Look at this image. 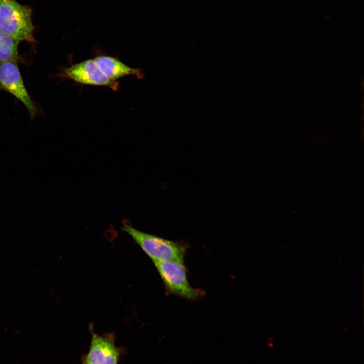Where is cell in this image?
<instances>
[{
	"label": "cell",
	"instance_id": "1",
	"mask_svg": "<svg viewBox=\"0 0 364 364\" xmlns=\"http://www.w3.org/2000/svg\"><path fill=\"white\" fill-rule=\"evenodd\" d=\"M32 10L16 0H0V31L20 42H35Z\"/></svg>",
	"mask_w": 364,
	"mask_h": 364
},
{
	"label": "cell",
	"instance_id": "2",
	"mask_svg": "<svg viewBox=\"0 0 364 364\" xmlns=\"http://www.w3.org/2000/svg\"><path fill=\"white\" fill-rule=\"evenodd\" d=\"M122 230L129 235L153 261H184L185 247L181 244L140 231L125 224Z\"/></svg>",
	"mask_w": 364,
	"mask_h": 364
},
{
	"label": "cell",
	"instance_id": "3",
	"mask_svg": "<svg viewBox=\"0 0 364 364\" xmlns=\"http://www.w3.org/2000/svg\"><path fill=\"white\" fill-rule=\"evenodd\" d=\"M167 291L188 299H195L202 291L191 286L188 281L184 261H153Z\"/></svg>",
	"mask_w": 364,
	"mask_h": 364
},
{
	"label": "cell",
	"instance_id": "4",
	"mask_svg": "<svg viewBox=\"0 0 364 364\" xmlns=\"http://www.w3.org/2000/svg\"><path fill=\"white\" fill-rule=\"evenodd\" d=\"M0 90L15 96L24 105L31 117H35L37 110L26 90L17 62H0Z\"/></svg>",
	"mask_w": 364,
	"mask_h": 364
},
{
	"label": "cell",
	"instance_id": "5",
	"mask_svg": "<svg viewBox=\"0 0 364 364\" xmlns=\"http://www.w3.org/2000/svg\"><path fill=\"white\" fill-rule=\"evenodd\" d=\"M63 76L77 83L90 85L106 86L117 89L118 84L107 77L94 59H88L65 68Z\"/></svg>",
	"mask_w": 364,
	"mask_h": 364
},
{
	"label": "cell",
	"instance_id": "6",
	"mask_svg": "<svg viewBox=\"0 0 364 364\" xmlns=\"http://www.w3.org/2000/svg\"><path fill=\"white\" fill-rule=\"evenodd\" d=\"M118 352L109 336L93 334L85 364H117Z\"/></svg>",
	"mask_w": 364,
	"mask_h": 364
},
{
	"label": "cell",
	"instance_id": "7",
	"mask_svg": "<svg viewBox=\"0 0 364 364\" xmlns=\"http://www.w3.org/2000/svg\"><path fill=\"white\" fill-rule=\"evenodd\" d=\"M94 60L105 75L113 81H116L127 75H133L139 78L144 77L140 69L131 68L114 57L100 56Z\"/></svg>",
	"mask_w": 364,
	"mask_h": 364
},
{
	"label": "cell",
	"instance_id": "8",
	"mask_svg": "<svg viewBox=\"0 0 364 364\" xmlns=\"http://www.w3.org/2000/svg\"><path fill=\"white\" fill-rule=\"evenodd\" d=\"M19 42L0 31V62H17L20 59L18 54Z\"/></svg>",
	"mask_w": 364,
	"mask_h": 364
}]
</instances>
